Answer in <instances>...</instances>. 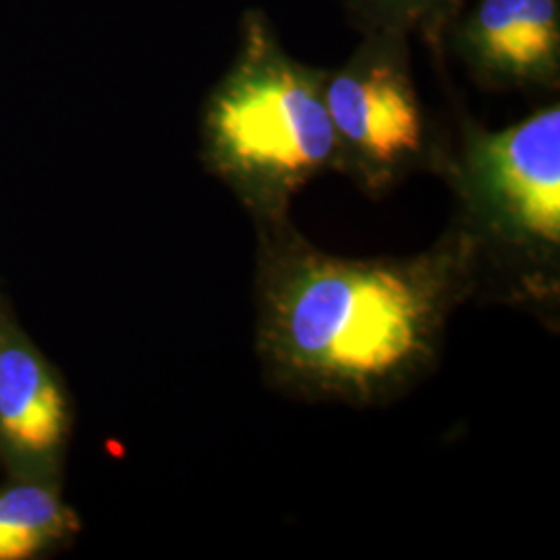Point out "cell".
<instances>
[{
  "instance_id": "obj_7",
  "label": "cell",
  "mask_w": 560,
  "mask_h": 560,
  "mask_svg": "<svg viewBox=\"0 0 560 560\" xmlns=\"http://www.w3.org/2000/svg\"><path fill=\"white\" fill-rule=\"evenodd\" d=\"M73 525L75 517L50 490L34 483L9 488L0 492V560L30 559Z\"/></svg>"
},
{
  "instance_id": "obj_5",
  "label": "cell",
  "mask_w": 560,
  "mask_h": 560,
  "mask_svg": "<svg viewBox=\"0 0 560 560\" xmlns=\"http://www.w3.org/2000/svg\"><path fill=\"white\" fill-rule=\"evenodd\" d=\"M444 48L483 90L557 92L560 0H467Z\"/></svg>"
},
{
  "instance_id": "obj_3",
  "label": "cell",
  "mask_w": 560,
  "mask_h": 560,
  "mask_svg": "<svg viewBox=\"0 0 560 560\" xmlns=\"http://www.w3.org/2000/svg\"><path fill=\"white\" fill-rule=\"evenodd\" d=\"M457 200L453 222L474 241L481 277L511 300L550 307L560 291V104L504 129L460 119L441 173Z\"/></svg>"
},
{
  "instance_id": "obj_6",
  "label": "cell",
  "mask_w": 560,
  "mask_h": 560,
  "mask_svg": "<svg viewBox=\"0 0 560 560\" xmlns=\"http://www.w3.org/2000/svg\"><path fill=\"white\" fill-rule=\"evenodd\" d=\"M67 409L57 382L36 353L0 347V430L25 453H48L65 434Z\"/></svg>"
},
{
  "instance_id": "obj_2",
  "label": "cell",
  "mask_w": 560,
  "mask_h": 560,
  "mask_svg": "<svg viewBox=\"0 0 560 560\" xmlns=\"http://www.w3.org/2000/svg\"><path fill=\"white\" fill-rule=\"evenodd\" d=\"M328 69L295 59L261 9L243 11L233 62L203 110V159L254 226L291 221L301 191L339 173Z\"/></svg>"
},
{
  "instance_id": "obj_4",
  "label": "cell",
  "mask_w": 560,
  "mask_h": 560,
  "mask_svg": "<svg viewBox=\"0 0 560 560\" xmlns=\"http://www.w3.org/2000/svg\"><path fill=\"white\" fill-rule=\"evenodd\" d=\"M324 101L339 145V173L384 198L416 173H441L448 141L421 101L409 38L363 34L353 55L328 71Z\"/></svg>"
},
{
  "instance_id": "obj_8",
  "label": "cell",
  "mask_w": 560,
  "mask_h": 560,
  "mask_svg": "<svg viewBox=\"0 0 560 560\" xmlns=\"http://www.w3.org/2000/svg\"><path fill=\"white\" fill-rule=\"evenodd\" d=\"M467 0H340L351 23L363 34L421 36L432 52L442 55L448 25Z\"/></svg>"
},
{
  "instance_id": "obj_1",
  "label": "cell",
  "mask_w": 560,
  "mask_h": 560,
  "mask_svg": "<svg viewBox=\"0 0 560 560\" xmlns=\"http://www.w3.org/2000/svg\"><path fill=\"white\" fill-rule=\"evenodd\" d=\"M256 233V353L266 381L298 399H399L436 368L448 322L480 287L474 241L457 222L397 258L328 254L291 221Z\"/></svg>"
}]
</instances>
